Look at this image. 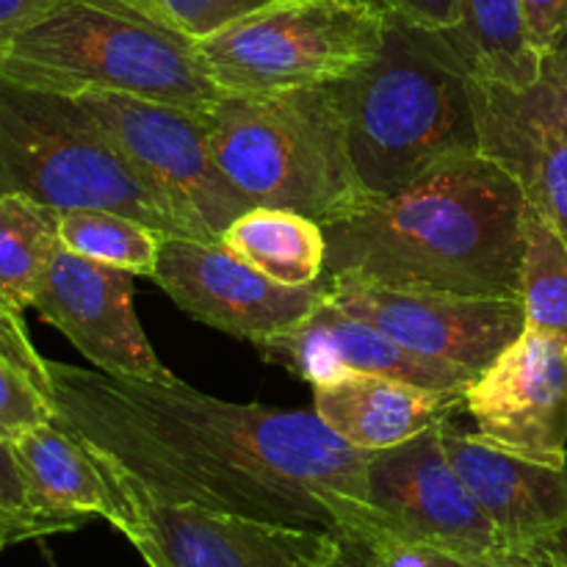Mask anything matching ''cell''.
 <instances>
[{
  "label": "cell",
  "instance_id": "ac0fdd59",
  "mask_svg": "<svg viewBox=\"0 0 567 567\" xmlns=\"http://www.w3.org/2000/svg\"><path fill=\"white\" fill-rule=\"evenodd\" d=\"M37 513L59 532H75L103 518L116 532L131 524V509L105 465L72 432L50 421L11 441Z\"/></svg>",
  "mask_w": 567,
  "mask_h": 567
},
{
  "label": "cell",
  "instance_id": "7a4b0ae2",
  "mask_svg": "<svg viewBox=\"0 0 567 567\" xmlns=\"http://www.w3.org/2000/svg\"><path fill=\"white\" fill-rule=\"evenodd\" d=\"M526 197L487 155L454 161L324 227L327 275L408 291L520 299Z\"/></svg>",
  "mask_w": 567,
  "mask_h": 567
},
{
  "label": "cell",
  "instance_id": "3957f363",
  "mask_svg": "<svg viewBox=\"0 0 567 567\" xmlns=\"http://www.w3.org/2000/svg\"><path fill=\"white\" fill-rule=\"evenodd\" d=\"M369 197H388L480 155L474 75L449 37L388 9L377 59L332 83Z\"/></svg>",
  "mask_w": 567,
  "mask_h": 567
},
{
  "label": "cell",
  "instance_id": "f1b7e54d",
  "mask_svg": "<svg viewBox=\"0 0 567 567\" xmlns=\"http://www.w3.org/2000/svg\"><path fill=\"white\" fill-rule=\"evenodd\" d=\"M385 6L404 20L435 31H449L460 22L457 0H385Z\"/></svg>",
  "mask_w": 567,
  "mask_h": 567
},
{
  "label": "cell",
  "instance_id": "2e32d148",
  "mask_svg": "<svg viewBox=\"0 0 567 567\" xmlns=\"http://www.w3.org/2000/svg\"><path fill=\"white\" fill-rule=\"evenodd\" d=\"M33 310L97 371L138 380H175L147 341L133 308V275L61 247L42 277Z\"/></svg>",
  "mask_w": 567,
  "mask_h": 567
},
{
  "label": "cell",
  "instance_id": "5b68a950",
  "mask_svg": "<svg viewBox=\"0 0 567 567\" xmlns=\"http://www.w3.org/2000/svg\"><path fill=\"white\" fill-rule=\"evenodd\" d=\"M0 75L59 94L122 92L192 111H210L227 94L197 42L122 0L59 3L0 53Z\"/></svg>",
  "mask_w": 567,
  "mask_h": 567
},
{
  "label": "cell",
  "instance_id": "d590c367",
  "mask_svg": "<svg viewBox=\"0 0 567 567\" xmlns=\"http://www.w3.org/2000/svg\"><path fill=\"white\" fill-rule=\"evenodd\" d=\"M382 3H385V0H382Z\"/></svg>",
  "mask_w": 567,
  "mask_h": 567
},
{
  "label": "cell",
  "instance_id": "9a60e30c",
  "mask_svg": "<svg viewBox=\"0 0 567 567\" xmlns=\"http://www.w3.org/2000/svg\"><path fill=\"white\" fill-rule=\"evenodd\" d=\"M441 443L491 518L509 567H551L567 543V468L502 452L454 419L441 424Z\"/></svg>",
  "mask_w": 567,
  "mask_h": 567
},
{
  "label": "cell",
  "instance_id": "7402d4cb",
  "mask_svg": "<svg viewBox=\"0 0 567 567\" xmlns=\"http://www.w3.org/2000/svg\"><path fill=\"white\" fill-rule=\"evenodd\" d=\"M61 244V210L25 194H0V297L31 308Z\"/></svg>",
  "mask_w": 567,
  "mask_h": 567
},
{
  "label": "cell",
  "instance_id": "9c48e42d",
  "mask_svg": "<svg viewBox=\"0 0 567 567\" xmlns=\"http://www.w3.org/2000/svg\"><path fill=\"white\" fill-rule=\"evenodd\" d=\"M120 485L131 509L122 535L147 567H332L338 532L269 524L241 515L166 504L89 449Z\"/></svg>",
  "mask_w": 567,
  "mask_h": 567
},
{
  "label": "cell",
  "instance_id": "cb8c5ba5",
  "mask_svg": "<svg viewBox=\"0 0 567 567\" xmlns=\"http://www.w3.org/2000/svg\"><path fill=\"white\" fill-rule=\"evenodd\" d=\"M518 282L526 327L567 338V241L529 203L524 210Z\"/></svg>",
  "mask_w": 567,
  "mask_h": 567
},
{
  "label": "cell",
  "instance_id": "8992f818",
  "mask_svg": "<svg viewBox=\"0 0 567 567\" xmlns=\"http://www.w3.org/2000/svg\"><path fill=\"white\" fill-rule=\"evenodd\" d=\"M0 194H25L55 210L103 208L164 236L208 241L72 94L0 75Z\"/></svg>",
  "mask_w": 567,
  "mask_h": 567
},
{
  "label": "cell",
  "instance_id": "4dcf8cb0",
  "mask_svg": "<svg viewBox=\"0 0 567 567\" xmlns=\"http://www.w3.org/2000/svg\"><path fill=\"white\" fill-rule=\"evenodd\" d=\"M371 540H374V551L377 559H380V567H435V557H432L430 548L399 540L391 532L374 529Z\"/></svg>",
  "mask_w": 567,
  "mask_h": 567
},
{
  "label": "cell",
  "instance_id": "4316f807",
  "mask_svg": "<svg viewBox=\"0 0 567 567\" xmlns=\"http://www.w3.org/2000/svg\"><path fill=\"white\" fill-rule=\"evenodd\" d=\"M55 535L53 526L37 513L28 496L25 476L17 463L14 446L0 437V551L17 543Z\"/></svg>",
  "mask_w": 567,
  "mask_h": 567
},
{
  "label": "cell",
  "instance_id": "ba28073f",
  "mask_svg": "<svg viewBox=\"0 0 567 567\" xmlns=\"http://www.w3.org/2000/svg\"><path fill=\"white\" fill-rule=\"evenodd\" d=\"M72 97L86 105L122 155L161 188L208 241H219L225 227L252 208L227 183L210 153L208 111L122 92H81Z\"/></svg>",
  "mask_w": 567,
  "mask_h": 567
},
{
  "label": "cell",
  "instance_id": "484cf974",
  "mask_svg": "<svg viewBox=\"0 0 567 567\" xmlns=\"http://www.w3.org/2000/svg\"><path fill=\"white\" fill-rule=\"evenodd\" d=\"M138 14L150 17L158 25L199 42L221 28L233 25L241 17L255 14L280 0H122Z\"/></svg>",
  "mask_w": 567,
  "mask_h": 567
},
{
  "label": "cell",
  "instance_id": "30bf717a",
  "mask_svg": "<svg viewBox=\"0 0 567 567\" xmlns=\"http://www.w3.org/2000/svg\"><path fill=\"white\" fill-rule=\"evenodd\" d=\"M441 424L399 446L369 452L365 485L371 513L380 529L404 543L471 563L509 567L491 518L443 449Z\"/></svg>",
  "mask_w": 567,
  "mask_h": 567
},
{
  "label": "cell",
  "instance_id": "d4e9b609",
  "mask_svg": "<svg viewBox=\"0 0 567 567\" xmlns=\"http://www.w3.org/2000/svg\"><path fill=\"white\" fill-rule=\"evenodd\" d=\"M161 236L155 227L103 208H78L61 214V244L81 258L116 266L131 275L153 277Z\"/></svg>",
  "mask_w": 567,
  "mask_h": 567
},
{
  "label": "cell",
  "instance_id": "8fae6325",
  "mask_svg": "<svg viewBox=\"0 0 567 567\" xmlns=\"http://www.w3.org/2000/svg\"><path fill=\"white\" fill-rule=\"evenodd\" d=\"M327 302L369 321L402 347L457 365L480 377L520 332L526 310L520 299L460 297L408 291L360 275H327Z\"/></svg>",
  "mask_w": 567,
  "mask_h": 567
},
{
  "label": "cell",
  "instance_id": "44dd1931",
  "mask_svg": "<svg viewBox=\"0 0 567 567\" xmlns=\"http://www.w3.org/2000/svg\"><path fill=\"white\" fill-rule=\"evenodd\" d=\"M219 241L282 286H313L327 271L324 227L297 210L255 205L225 227Z\"/></svg>",
  "mask_w": 567,
  "mask_h": 567
},
{
  "label": "cell",
  "instance_id": "52a82bcc",
  "mask_svg": "<svg viewBox=\"0 0 567 567\" xmlns=\"http://www.w3.org/2000/svg\"><path fill=\"white\" fill-rule=\"evenodd\" d=\"M385 17L382 0H280L199 39L197 53L225 92L327 86L377 59Z\"/></svg>",
  "mask_w": 567,
  "mask_h": 567
},
{
  "label": "cell",
  "instance_id": "e0dca14e",
  "mask_svg": "<svg viewBox=\"0 0 567 567\" xmlns=\"http://www.w3.org/2000/svg\"><path fill=\"white\" fill-rule=\"evenodd\" d=\"M258 352L310 385H324L349 371L391 377L443 393H465L476 380L471 371L402 347L369 321L343 313L327 299L297 327L260 341Z\"/></svg>",
  "mask_w": 567,
  "mask_h": 567
},
{
  "label": "cell",
  "instance_id": "5bb4252c",
  "mask_svg": "<svg viewBox=\"0 0 567 567\" xmlns=\"http://www.w3.org/2000/svg\"><path fill=\"white\" fill-rule=\"evenodd\" d=\"M482 155L518 181L526 203L567 241V55H548L532 86L476 81Z\"/></svg>",
  "mask_w": 567,
  "mask_h": 567
},
{
  "label": "cell",
  "instance_id": "836d02e7",
  "mask_svg": "<svg viewBox=\"0 0 567 567\" xmlns=\"http://www.w3.org/2000/svg\"><path fill=\"white\" fill-rule=\"evenodd\" d=\"M551 567H567V543L563 546V551L557 554V559H554Z\"/></svg>",
  "mask_w": 567,
  "mask_h": 567
},
{
  "label": "cell",
  "instance_id": "f546056e",
  "mask_svg": "<svg viewBox=\"0 0 567 567\" xmlns=\"http://www.w3.org/2000/svg\"><path fill=\"white\" fill-rule=\"evenodd\" d=\"M59 3L64 0H0V53Z\"/></svg>",
  "mask_w": 567,
  "mask_h": 567
},
{
  "label": "cell",
  "instance_id": "6da1fadb",
  "mask_svg": "<svg viewBox=\"0 0 567 567\" xmlns=\"http://www.w3.org/2000/svg\"><path fill=\"white\" fill-rule=\"evenodd\" d=\"M55 424L166 504L324 532H369V452L308 410L236 404L175 377L48 360Z\"/></svg>",
  "mask_w": 567,
  "mask_h": 567
},
{
  "label": "cell",
  "instance_id": "d6a6232c",
  "mask_svg": "<svg viewBox=\"0 0 567 567\" xmlns=\"http://www.w3.org/2000/svg\"><path fill=\"white\" fill-rule=\"evenodd\" d=\"M432 557H435V567H493L485 563H471V559L449 557V554H437V551H432Z\"/></svg>",
  "mask_w": 567,
  "mask_h": 567
},
{
  "label": "cell",
  "instance_id": "ffe728a7",
  "mask_svg": "<svg viewBox=\"0 0 567 567\" xmlns=\"http://www.w3.org/2000/svg\"><path fill=\"white\" fill-rule=\"evenodd\" d=\"M460 22L449 42L476 81L524 89L543 75L540 50L535 48L520 0H457Z\"/></svg>",
  "mask_w": 567,
  "mask_h": 567
},
{
  "label": "cell",
  "instance_id": "7c38bea8",
  "mask_svg": "<svg viewBox=\"0 0 567 567\" xmlns=\"http://www.w3.org/2000/svg\"><path fill=\"white\" fill-rule=\"evenodd\" d=\"M153 280L183 313L255 347L308 319L330 291L327 271L313 286H282L221 241L186 236H161Z\"/></svg>",
  "mask_w": 567,
  "mask_h": 567
},
{
  "label": "cell",
  "instance_id": "1f68e13d",
  "mask_svg": "<svg viewBox=\"0 0 567 567\" xmlns=\"http://www.w3.org/2000/svg\"><path fill=\"white\" fill-rule=\"evenodd\" d=\"M380 529V526H377ZM374 529L369 532H338V557L332 567H380L377 559L374 540H371Z\"/></svg>",
  "mask_w": 567,
  "mask_h": 567
},
{
  "label": "cell",
  "instance_id": "e575fe53",
  "mask_svg": "<svg viewBox=\"0 0 567 567\" xmlns=\"http://www.w3.org/2000/svg\"><path fill=\"white\" fill-rule=\"evenodd\" d=\"M554 55H567V31H565V37H563V42H559V48H557V53Z\"/></svg>",
  "mask_w": 567,
  "mask_h": 567
},
{
  "label": "cell",
  "instance_id": "277c9868",
  "mask_svg": "<svg viewBox=\"0 0 567 567\" xmlns=\"http://www.w3.org/2000/svg\"><path fill=\"white\" fill-rule=\"evenodd\" d=\"M208 125L221 175L252 208H288L330 225L369 197L332 83L227 92L208 111Z\"/></svg>",
  "mask_w": 567,
  "mask_h": 567
},
{
  "label": "cell",
  "instance_id": "d6986e66",
  "mask_svg": "<svg viewBox=\"0 0 567 567\" xmlns=\"http://www.w3.org/2000/svg\"><path fill=\"white\" fill-rule=\"evenodd\" d=\"M313 410L343 443L360 452H380L454 419L457 410H465V393L349 371L313 385Z\"/></svg>",
  "mask_w": 567,
  "mask_h": 567
},
{
  "label": "cell",
  "instance_id": "4fadbf2b",
  "mask_svg": "<svg viewBox=\"0 0 567 567\" xmlns=\"http://www.w3.org/2000/svg\"><path fill=\"white\" fill-rule=\"evenodd\" d=\"M465 413L491 446L567 468V338L526 327L465 391Z\"/></svg>",
  "mask_w": 567,
  "mask_h": 567
},
{
  "label": "cell",
  "instance_id": "603a6c76",
  "mask_svg": "<svg viewBox=\"0 0 567 567\" xmlns=\"http://www.w3.org/2000/svg\"><path fill=\"white\" fill-rule=\"evenodd\" d=\"M53 419L48 360L33 347L20 310L0 297V437L11 443Z\"/></svg>",
  "mask_w": 567,
  "mask_h": 567
},
{
  "label": "cell",
  "instance_id": "83f0119b",
  "mask_svg": "<svg viewBox=\"0 0 567 567\" xmlns=\"http://www.w3.org/2000/svg\"><path fill=\"white\" fill-rule=\"evenodd\" d=\"M529 22V33L543 59L557 53L567 31V0H520Z\"/></svg>",
  "mask_w": 567,
  "mask_h": 567
}]
</instances>
